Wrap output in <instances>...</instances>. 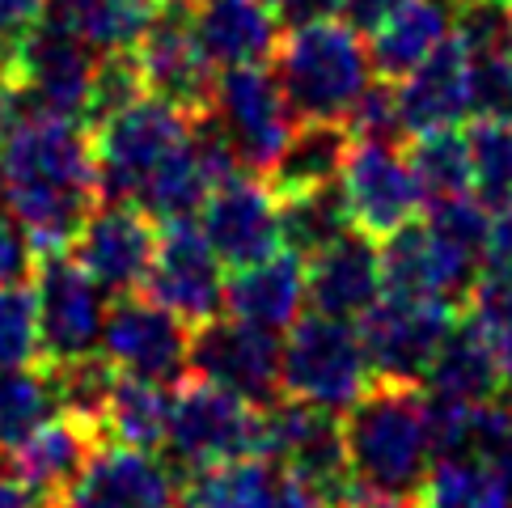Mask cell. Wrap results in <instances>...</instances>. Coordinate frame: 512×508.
<instances>
[{"label":"cell","instance_id":"cell-1","mask_svg":"<svg viewBox=\"0 0 512 508\" xmlns=\"http://www.w3.org/2000/svg\"><path fill=\"white\" fill-rule=\"evenodd\" d=\"M0 174H5V204L26 229L34 254L68 250L102 199L94 136L77 119L43 111L22 115L0 140Z\"/></svg>","mask_w":512,"mask_h":508},{"label":"cell","instance_id":"cell-2","mask_svg":"<svg viewBox=\"0 0 512 508\" xmlns=\"http://www.w3.org/2000/svg\"><path fill=\"white\" fill-rule=\"evenodd\" d=\"M343 449L360 487L415 500L436 458L428 394L407 381H369V390L343 411Z\"/></svg>","mask_w":512,"mask_h":508},{"label":"cell","instance_id":"cell-3","mask_svg":"<svg viewBox=\"0 0 512 508\" xmlns=\"http://www.w3.org/2000/svg\"><path fill=\"white\" fill-rule=\"evenodd\" d=\"M276 77L297 119H326L347 123L364 98V89L377 81L369 60V39L339 13H318L305 22H292L276 47Z\"/></svg>","mask_w":512,"mask_h":508},{"label":"cell","instance_id":"cell-4","mask_svg":"<svg viewBox=\"0 0 512 508\" xmlns=\"http://www.w3.org/2000/svg\"><path fill=\"white\" fill-rule=\"evenodd\" d=\"M161 449L166 462L187 475L237 458H267L263 403H250L204 377H182L170 398V428Z\"/></svg>","mask_w":512,"mask_h":508},{"label":"cell","instance_id":"cell-5","mask_svg":"<svg viewBox=\"0 0 512 508\" xmlns=\"http://www.w3.org/2000/svg\"><path fill=\"white\" fill-rule=\"evenodd\" d=\"M369 356L356 322L309 310L280 339V394L326 411H347L369 390Z\"/></svg>","mask_w":512,"mask_h":508},{"label":"cell","instance_id":"cell-6","mask_svg":"<svg viewBox=\"0 0 512 508\" xmlns=\"http://www.w3.org/2000/svg\"><path fill=\"white\" fill-rule=\"evenodd\" d=\"M195 119L199 115L182 111V106L166 98L140 94L119 115L89 127L102 199H127V204H136L140 191L149 187V178L187 144Z\"/></svg>","mask_w":512,"mask_h":508},{"label":"cell","instance_id":"cell-7","mask_svg":"<svg viewBox=\"0 0 512 508\" xmlns=\"http://www.w3.org/2000/svg\"><path fill=\"white\" fill-rule=\"evenodd\" d=\"M453 326L457 305L415 293H390V288L356 318L373 381H407V386H419L428 377Z\"/></svg>","mask_w":512,"mask_h":508},{"label":"cell","instance_id":"cell-8","mask_svg":"<svg viewBox=\"0 0 512 508\" xmlns=\"http://www.w3.org/2000/svg\"><path fill=\"white\" fill-rule=\"evenodd\" d=\"M94 64H98L94 47L77 39L56 17H43L39 26H30L9 43L5 72L22 89L30 111L85 123V98H89V81H94Z\"/></svg>","mask_w":512,"mask_h":508},{"label":"cell","instance_id":"cell-9","mask_svg":"<svg viewBox=\"0 0 512 508\" xmlns=\"http://www.w3.org/2000/svg\"><path fill=\"white\" fill-rule=\"evenodd\" d=\"M208 115L225 132L237 166L250 170V174H263L271 161L280 157L292 127H297V115H292V106L284 98L280 77L267 64L216 72Z\"/></svg>","mask_w":512,"mask_h":508},{"label":"cell","instance_id":"cell-10","mask_svg":"<svg viewBox=\"0 0 512 508\" xmlns=\"http://www.w3.org/2000/svg\"><path fill=\"white\" fill-rule=\"evenodd\" d=\"M263 415H267V458L305 479L335 508H343L347 492H352V470H347V449H343V415L288 394H276V403H263Z\"/></svg>","mask_w":512,"mask_h":508},{"label":"cell","instance_id":"cell-11","mask_svg":"<svg viewBox=\"0 0 512 508\" xmlns=\"http://www.w3.org/2000/svg\"><path fill=\"white\" fill-rule=\"evenodd\" d=\"M34 305H39V335H43V365L94 356L106 322V293L89 280V271L68 250L39 254L30 271Z\"/></svg>","mask_w":512,"mask_h":508},{"label":"cell","instance_id":"cell-12","mask_svg":"<svg viewBox=\"0 0 512 508\" xmlns=\"http://www.w3.org/2000/svg\"><path fill=\"white\" fill-rule=\"evenodd\" d=\"M98 352L127 377L174 386L187 377L191 326L166 305H157L149 293H123L106 305Z\"/></svg>","mask_w":512,"mask_h":508},{"label":"cell","instance_id":"cell-13","mask_svg":"<svg viewBox=\"0 0 512 508\" xmlns=\"http://www.w3.org/2000/svg\"><path fill=\"white\" fill-rule=\"evenodd\" d=\"M343 208L352 229L369 233L373 242L390 238L394 229L411 225L424 212V191L415 183V170L402 144L390 140H352V153L339 174Z\"/></svg>","mask_w":512,"mask_h":508},{"label":"cell","instance_id":"cell-14","mask_svg":"<svg viewBox=\"0 0 512 508\" xmlns=\"http://www.w3.org/2000/svg\"><path fill=\"white\" fill-rule=\"evenodd\" d=\"M132 56L140 68L144 94L166 98L191 115H208L216 68L195 39L191 0H161V9L153 13L149 30L140 34Z\"/></svg>","mask_w":512,"mask_h":508},{"label":"cell","instance_id":"cell-15","mask_svg":"<svg viewBox=\"0 0 512 508\" xmlns=\"http://www.w3.org/2000/svg\"><path fill=\"white\" fill-rule=\"evenodd\" d=\"M225 271L229 267L216 259L199 221H170L157 229V250L144 293L195 331L225 310Z\"/></svg>","mask_w":512,"mask_h":508},{"label":"cell","instance_id":"cell-16","mask_svg":"<svg viewBox=\"0 0 512 508\" xmlns=\"http://www.w3.org/2000/svg\"><path fill=\"white\" fill-rule=\"evenodd\" d=\"M153 250L157 221L140 204H127V199H98L68 246L72 259L89 271V280L115 297L140 293L153 267Z\"/></svg>","mask_w":512,"mask_h":508},{"label":"cell","instance_id":"cell-17","mask_svg":"<svg viewBox=\"0 0 512 508\" xmlns=\"http://www.w3.org/2000/svg\"><path fill=\"white\" fill-rule=\"evenodd\" d=\"M381 276H386L390 293H415V297H436V301H466L470 284L479 280V254L457 246L449 233H441L424 212L411 225L394 229L381 238Z\"/></svg>","mask_w":512,"mask_h":508},{"label":"cell","instance_id":"cell-18","mask_svg":"<svg viewBox=\"0 0 512 508\" xmlns=\"http://www.w3.org/2000/svg\"><path fill=\"white\" fill-rule=\"evenodd\" d=\"M187 373L216 381L250 403H271L280 394V335L216 314L191 331Z\"/></svg>","mask_w":512,"mask_h":508},{"label":"cell","instance_id":"cell-19","mask_svg":"<svg viewBox=\"0 0 512 508\" xmlns=\"http://www.w3.org/2000/svg\"><path fill=\"white\" fill-rule=\"evenodd\" d=\"M199 229L229 271L259 263L267 254L284 250L280 242V199L263 183V174L237 170L225 183H216L199 208Z\"/></svg>","mask_w":512,"mask_h":508},{"label":"cell","instance_id":"cell-20","mask_svg":"<svg viewBox=\"0 0 512 508\" xmlns=\"http://www.w3.org/2000/svg\"><path fill=\"white\" fill-rule=\"evenodd\" d=\"M102 441L106 437L98 424H89L72 411H51L13 449H5V470L43 508H51L77 487V479L85 475V466L102 449Z\"/></svg>","mask_w":512,"mask_h":508},{"label":"cell","instance_id":"cell-21","mask_svg":"<svg viewBox=\"0 0 512 508\" xmlns=\"http://www.w3.org/2000/svg\"><path fill=\"white\" fill-rule=\"evenodd\" d=\"M51 508H182V496L161 453L102 441L77 487Z\"/></svg>","mask_w":512,"mask_h":508},{"label":"cell","instance_id":"cell-22","mask_svg":"<svg viewBox=\"0 0 512 508\" xmlns=\"http://www.w3.org/2000/svg\"><path fill=\"white\" fill-rule=\"evenodd\" d=\"M402 136L428 132V127H462L474 119V56L466 43L449 34V39L432 51V56L394 81Z\"/></svg>","mask_w":512,"mask_h":508},{"label":"cell","instance_id":"cell-23","mask_svg":"<svg viewBox=\"0 0 512 508\" xmlns=\"http://www.w3.org/2000/svg\"><path fill=\"white\" fill-rule=\"evenodd\" d=\"M182 508H335L305 479L271 458H237L195 470L182 487Z\"/></svg>","mask_w":512,"mask_h":508},{"label":"cell","instance_id":"cell-24","mask_svg":"<svg viewBox=\"0 0 512 508\" xmlns=\"http://www.w3.org/2000/svg\"><path fill=\"white\" fill-rule=\"evenodd\" d=\"M305 288L309 305L318 314L356 322L369 305L386 293L381 276V246L360 229H343L331 246L305 259Z\"/></svg>","mask_w":512,"mask_h":508},{"label":"cell","instance_id":"cell-25","mask_svg":"<svg viewBox=\"0 0 512 508\" xmlns=\"http://www.w3.org/2000/svg\"><path fill=\"white\" fill-rule=\"evenodd\" d=\"M309 305L305 288V259L292 250H276L259 263L233 267L225 276V314L250 322L259 331L280 335L301 318Z\"/></svg>","mask_w":512,"mask_h":508},{"label":"cell","instance_id":"cell-26","mask_svg":"<svg viewBox=\"0 0 512 508\" xmlns=\"http://www.w3.org/2000/svg\"><path fill=\"white\" fill-rule=\"evenodd\" d=\"M195 39L212 68L271 64L284 34V17L267 0H191Z\"/></svg>","mask_w":512,"mask_h":508},{"label":"cell","instance_id":"cell-27","mask_svg":"<svg viewBox=\"0 0 512 508\" xmlns=\"http://www.w3.org/2000/svg\"><path fill=\"white\" fill-rule=\"evenodd\" d=\"M453 34V9L441 0H402L364 34L377 81H402Z\"/></svg>","mask_w":512,"mask_h":508},{"label":"cell","instance_id":"cell-28","mask_svg":"<svg viewBox=\"0 0 512 508\" xmlns=\"http://www.w3.org/2000/svg\"><path fill=\"white\" fill-rule=\"evenodd\" d=\"M347 153H352V132H347V123L297 119L292 136L284 140L280 157L263 170V183L280 199L335 187L339 174H343Z\"/></svg>","mask_w":512,"mask_h":508},{"label":"cell","instance_id":"cell-29","mask_svg":"<svg viewBox=\"0 0 512 508\" xmlns=\"http://www.w3.org/2000/svg\"><path fill=\"white\" fill-rule=\"evenodd\" d=\"M424 381H428V394L445 398V403H462V407L496 403L508 390L500 360L491 352V339L466 318H457V326L441 343V352H436Z\"/></svg>","mask_w":512,"mask_h":508},{"label":"cell","instance_id":"cell-30","mask_svg":"<svg viewBox=\"0 0 512 508\" xmlns=\"http://www.w3.org/2000/svg\"><path fill=\"white\" fill-rule=\"evenodd\" d=\"M170 386L161 381H144V377H115V390L102 407V437L132 445V449H153L161 453L166 445V428H170Z\"/></svg>","mask_w":512,"mask_h":508},{"label":"cell","instance_id":"cell-31","mask_svg":"<svg viewBox=\"0 0 512 508\" xmlns=\"http://www.w3.org/2000/svg\"><path fill=\"white\" fill-rule=\"evenodd\" d=\"M157 9L161 0H51L47 17L64 22L102 56V51H132Z\"/></svg>","mask_w":512,"mask_h":508},{"label":"cell","instance_id":"cell-32","mask_svg":"<svg viewBox=\"0 0 512 508\" xmlns=\"http://www.w3.org/2000/svg\"><path fill=\"white\" fill-rule=\"evenodd\" d=\"M415 183L424 191V204L436 199H453V195H470V144H466V127H428L402 140Z\"/></svg>","mask_w":512,"mask_h":508},{"label":"cell","instance_id":"cell-33","mask_svg":"<svg viewBox=\"0 0 512 508\" xmlns=\"http://www.w3.org/2000/svg\"><path fill=\"white\" fill-rule=\"evenodd\" d=\"M343 229H352V221H347L339 183L322 187V191H305V195L280 199V242H284V250L301 254V259L318 254L322 246H331Z\"/></svg>","mask_w":512,"mask_h":508},{"label":"cell","instance_id":"cell-34","mask_svg":"<svg viewBox=\"0 0 512 508\" xmlns=\"http://www.w3.org/2000/svg\"><path fill=\"white\" fill-rule=\"evenodd\" d=\"M470 144V183L487 208L512 204V119L474 115L466 123Z\"/></svg>","mask_w":512,"mask_h":508},{"label":"cell","instance_id":"cell-35","mask_svg":"<svg viewBox=\"0 0 512 508\" xmlns=\"http://www.w3.org/2000/svg\"><path fill=\"white\" fill-rule=\"evenodd\" d=\"M56 411L51 381L39 369H0V453L13 449L26 432Z\"/></svg>","mask_w":512,"mask_h":508},{"label":"cell","instance_id":"cell-36","mask_svg":"<svg viewBox=\"0 0 512 508\" xmlns=\"http://www.w3.org/2000/svg\"><path fill=\"white\" fill-rule=\"evenodd\" d=\"M43 365V335H39V305L34 288L0 284V369H39Z\"/></svg>","mask_w":512,"mask_h":508},{"label":"cell","instance_id":"cell-37","mask_svg":"<svg viewBox=\"0 0 512 508\" xmlns=\"http://www.w3.org/2000/svg\"><path fill=\"white\" fill-rule=\"evenodd\" d=\"M491 483L496 479H491V470L479 458H470V453H441V458H432L424 483H419L415 504L419 508H474Z\"/></svg>","mask_w":512,"mask_h":508},{"label":"cell","instance_id":"cell-38","mask_svg":"<svg viewBox=\"0 0 512 508\" xmlns=\"http://www.w3.org/2000/svg\"><path fill=\"white\" fill-rule=\"evenodd\" d=\"M140 94H144V81L132 51H102L94 64V81H89V98H85V127L106 123L123 106H132Z\"/></svg>","mask_w":512,"mask_h":508},{"label":"cell","instance_id":"cell-39","mask_svg":"<svg viewBox=\"0 0 512 508\" xmlns=\"http://www.w3.org/2000/svg\"><path fill=\"white\" fill-rule=\"evenodd\" d=\"M39 254H34L26 229L13 221V212H0V284H26Z\"/></svg>","mask_w":512,"mask_h":508},{"label":"cell","instance_id":"cell-40","mask_svg":"<svg viewBox=\"0 0 512 508\" xmlns=\"http://www.w3.org/2000/svg\"><path fill=\"white\" fill-rule=\"evenodd\" d=\"M483 271L512 276V204L491 208L487 238H483Z\"/></svg>","mask_w":512,"mask_h":508},{"label":"cell","instance_id":"cell-41","mask_svg":"<svg viewBox=\"0 0 512 508\" xmlns=\"http://www.w3.org/2000/svg\"><path fill=\"white\" fill-rule=\"evenodd\" d=\"M47 5L51 0H0V43H5V51L17 34H26L30 26L43 22Z\"/></svg>","mask_w":512,"mask_h":508},{"label":"cell","instance_id":"cell-42","mask_svg":"<svg viewBox=\"0 0 512 508\" xmlns=\"http://www.w3.org/2000/svg\"><path fill=\"white\" fill-rule=\"evenodd\" d=\"M394 5H402V0H331V9L339 17H347V22H352L356 30H364V34H369Z\"/></svg>","mask_w":512,"mask_h":508},{"label":"cell","instance_id":"cell-43","mask_svg":"<svg viewBox=\"0 0 512 508\" xmlns=\"http://www.w3.org/2000/svg\"><path fill=\"white\" fill-rule=\"evenodd\" d=\"M271 9H276L284 22H305V17H318V13H335L331 9V0H267Z\"/></svg>","mask_w":512,"mask_h":508},{"label":"cell","instance_id":"cell-44","mask_svg":"<svg viewBox=\"0 0 512 508\" xmlns=\"http://www.w3.org/2000/svg\"><path fill=\"white\" fill-rule=\"evenodd\" d=\"M0 508H43V504L34 500L26 487L9 475V470H0Z\"/></svg>","mask_w":512,"mask_h":508},{"label":"cell","instance_id":"cell-45","mask_svg":"<svg viewBox=\"0 0 512 508\" xmlns=\"http://www.w3.org/2000/svg\"><path fill=\"white\" fill-rule=\"evenodd\" d=\"M487 339H491V352H496V360H500L504 386H512V322L500 326V331H496V335H487Z\"/></svg>","mask_w":512,"mask_h":508},{"label":"cell","instance_id":"cell-46","mask_svg":"<svg viewBox=\"0 0 512 508\" xmlns=\"http://www.w3.org/2000/svg\"><path fill=\"white\" fill-rule=\"evenodd\" d=\"M474 508H512V487H504V483L496 479V483H491L487 492L479 496V504H474Z\"/></svg>","mask_w":512,"mask_h":508},{"label":"cell","instance_id":"cell-47","mask_svg":"<svg viewBox=\"0 0 512 508\" xmlns=\"http://www.w3.org/2000/svg\"><path fill=\"white\" fill-rule=\"evenodd\" d=\"M504 56H508V64H512V22H508V39H504Z\"/></svg>","mask_w":512,"mask_h":508},{"label":"cell","instance_id":"cell-48","mask_svg":"<svg viewBox=\"0 0 512 508\" xmlns=\"http://www.w3.org/2000/svg\"><path fill=\"white\" fill-rule=\"evenodd\" d=\"M5 60H9V51H5V43H0V77H9V72H5Z\"/></svg>","mask_w":512,"mask_h":508},{"label":"cell","instance_id":"cell-49","mask_svg":"<svg viewBox=\"0 0 512 508\" xmlns=\"http://www.w3.org/2000/svg\"><path fill=\"white\" fill-rule=\"evenodd\" d=\"M441 5H449V9H462V5H470V0H441Z\"/></svg>","mask_w":512,"mask_h":508},{"label":"cell","instance_id":"cell-50","mask_svg":"<svg viewBox=\"0 0 512 508\" xmlns=\"http://www.w3.org/2000/svg\"><path fill=\"white\" fill-rule=\"evenodd\" d=\"M0 199H5V174H0Z\"/></svg>","mask_w":512,"mask_h":508},{"label":"cell","instance_id":"cell-51","mask_svg":"<svg viewBox=\"0 0 512 508\" xmlns=\"http://www.w3.org/2000/svg\"><path fill=\"white\" fill-rule=\"evenodd\" d=\"M504 5H512V0H504Z\"/></svg>","mask_w":512,"mask_h":508}]
</instances>
